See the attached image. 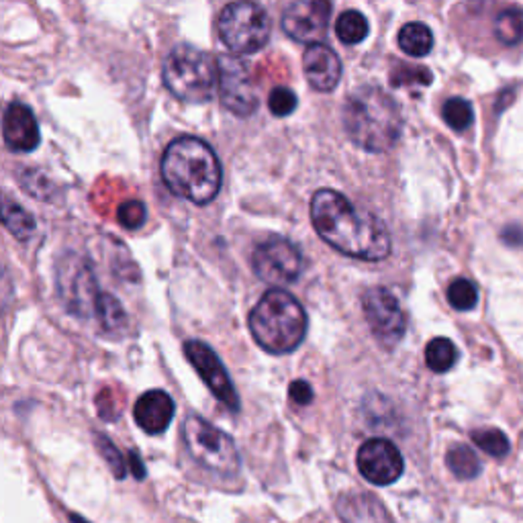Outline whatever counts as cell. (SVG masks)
<instances>
[{
	"mask_svg": "<svg viewBox=\"0 0 523 523\" xmlns=\"http://www.w3.org/2000/svg\"><path fill=\"white\" fill-rule=\"evenodd\" d=\"M311 221L319 237L344 256L381 262L391 254L386 225L373 213L354 207L342 192L317 190L311 199Z\"/></svg>",
	"mask_w": 523,
	"mask_h": 523,
	"instance_id": "1",
	"label": "cell"
},
{
	"mask_svg": "<svg viewBox=\"0 0 523 523\" xmlns=\"http://www.w3.org/2000/svg\"><path fill=\"white\" fill-rule=\"evenodd\" d=\"M162 180L172 195L195 205H208L221 190L219 158L207 141L182 135L170 141L160 164Z\"/></svg>",
	"mask_w": 523,
	"mask_h": 523,
	"instance_id": "2",
	"label": "cell"
},
{
	"mask_svg": "<svg viewBox=\"0 0 523 523\" xmlns=\"http://www.w3.org/2000/svg\"><path fill=\"white\" fill-rule=\"evenodd\" d=\"M344 129L358 148L381 154L395 148L403 131L399 102L381 86L364 84L344 104Z\"/></svg>",
	"mask_w": 523,
	"mask_h": 523,
	"instance_id": "3",
	"label": "cell"
},
{
	"mask_svg": "<svg viewBox=\"0 0 523 523\" xmlns=\"http://www.w3.org/2000/svg\"><path fill=\"white\" fill-rule=\"evenodd\" d=\"M249 332L264 352L283 356L295 352L307 335V313L286 291H268L247 317Z\"/></svg>",
	"mask_w": 523,
	"mask_h": 523,
	"instance_id": "4",
	"label": "cell"
},
{
	"mask_svg": "<svg viewBox=\"0 0 523 523\" xmlns=\"http://www.w3.org/2000/svg\"><path fill=\"white\" fill-rule=\"evenodd\" d=\"M162 78L176 99L195 104L211 101L215 88L219 86V72L211 55L189 44L176 45L168 53Z\"/></svg>",
	"mask_w": 523,
	"mask_h": 523,
	"instance_id": "5",
	"label": "cell"
},
{
	"mask_svg": "<svg viewBox=\"0 0 523 523\" xmlns=\"http://www.w3.org/2000/svg\"><path fill=\"white\" fill-rule=\"evenodd\" d=\"M182 440L192 460L205 470L219 477H233L239 472L241 458L236 441L205 417L189 415L182 423Z\"/></svg>",
	"mask_w": 523,
	"mask_h": 523,
	"instance_id": "6",
	"label": "cell"
},
{
	"mask_svg": "<svg viewBox=\"0 0 523 523\" xmlns=\"http://www.w3.org/2000/svg\"><path fill=\"white\" fill-rule=\"evenodd\" d=\"M219 39L236 53H256L266 47L272 23L266 9L256 3H233L217 19Z\"/></svg>",
	"mask_w": 523,
	"mask_h": 523,
	"instance_id": "7",
	"label": "cell"
},
{
	"mask_svg": "<svg viewBox=\"0 0 523 523\" xmlns=\"http://www.w3.org/2000/svg\"><path fill=\"white\" fill-rule=\"evenodd\" d=\"M55 276H58L55 278V285H58L63 307L76 317L92 315L101 293L91 264L84 262L82 257L66 256L58 264V275Z\"/></svg>",
	"mask_w": 523,
	"mask_h": 523,
	"instance_id": "8",
	"label": "cell"
},
{
	"mask_svg": "<svg viewBox=\"0 0 523 523\" xmlns=\"http://www.w3.org/2000/svg\"><path fill=\"white\" fill-rule=\"evenodd\" d=\"M252 268L264 283L275 286L293 285L303 272V254L293 241L272 236L254 249Z\"/></svg>",
	"mask_w": 523,
	"mask_h": 523,
	"instance_id": "9",
	"label": "cell"
},
{
	"mask_svg": "<svg viewBox=\"0 0 523 523\" xmlns=\"http://www.w3.org/2000/svg\"><path fill=\"white\" fill-rule=\"evenodd\" d=\"M217 72L223 107L236 117H252L257 109V91L249 63L239 55L221 53L217 58Z\"/></svg>",
	"mask_w": 523,
	"mask_h": 523,
	"instance_id": "10",
	"label": "cell"
},
{
	"mask_svg": "<svg viewBox=\"0 0 523 523\" xmlns=\"http://www.w3.org/2000/svg\"><path fill=\"white\" fill-rule=\"evenodd\" d=\"M362 307H364V317L376 340L384 345H397L407 332V317L397 296L389 288L374 286L362 296Z\"/></svg>",
	"mask_w": 523,
	"mask_h": 523,
	"instance_id": "11",
	"label": "cell"
},
{
	"mask_svg": "<svg viewBox=\"0 0 523 523\" xmlns=\"http://www.w3.org/2000/svg\"><path fill=\"white\" fill-rule=\"evenodd\" d=\"M184 356L189 358L192 368L197 370L203 378V383L208 386V391L213 392L217 401L231 409V412H239V397L236 386H233L228 368L223 366L219 356L208 348L205 342L189 340L184 344Z\"/></svg>",
	"mask_w": 523,
	"mask_h": 523,
	"instance_id": "12",
	"label": "cell"
},
{
	"mask_svg": "<svg viewBox=\"0 0 523 523\" xmlns=\"http://www.w3.org/2000/svg\"><path fill=\"white\" fill-rule=\"evenodd\" d=\"M356 464L362 477L376 487L392 485L405 470V462L399 448L391 440L384 438H373L364 441L358 450Z\"/></svg>",
	"mask_w": 523,
	"mask_h": 523,
	"instance_id": "13",
	"label": "cell"
},
{
	"mask_svg": "<svg viewBox=\"0 0 523 523\" xmlns=\"http://www.w3.org/2000/svg\"><path fill=\"white\" fill-rule=\"evenodd\" d=\"M332 5L325 0H296L283 13L285 34L299 44L317 45L325 37L329 27Z\"/></svg>",
	"mask_w": 523,
	"mask_h": 523,
	"instance_id": "14",
	"label": "cell"
},
{
	"mask_svg": "<svg viewBox=\"0 0 523 523\" xmlns=\"http://www.w3.org/2000/svg\"><path fill=\"white\" fill-rule=\"evenodd\" d=\"M303 72L317 92L334 91L342 80L340 55L325 44L309 45L303 53Z\"/></svg>",
	"mask_w": 523,
	"mask_h": 523,
	"instance_id": "15",
	"label": "cell"
},
{
	"mask_svg": "<svg viewBox=\"0 0 523 523\" xmlns=\"http://www.w3.org/2000/svg\"><path fill=\"white\" fill-rule=\"evenodd\" d=\"M3 127L6 148L13 151L27 154V151H34L39 146V141H42L34 111L19 101H15L6 107Z\"/></svg>",
	"mask_w": 523,
	"mask_h": 523,
	"instance_id": "16",
	"label": "cell"
},
{
	"mask_svg": "<svg viewBox=\"0 0 523 523\" xmlns=\"http://www.w3.org/2000/svg\"><path fill=\"white\" fill-rule=\"evenodd\" d=\"M174 401L166 391H148L135 401L133 417L140 428L150 433V436H158L168 430V425L174 420Z\"/></svg>",
	"mask_w": 523,
	"mask_h": 523,
	"instance_id": "17",
	"label": "cell"
},
{
	"mask_svg": "<svg viewBox=\"0 0 523 523\" xmlns=\"http://www.w3.org/2000/svg\"><path fill=\"white\" fill-rule=\"evenodd\" d=\"M344 523H392L384 505L368 493H352L337 503Z\"/></svg>",
	"mask_w": 523,
	"mask_h": 523,
	"instance_id": "18",
	"label": "cell"
},
{
	"mask_svg": "<svg viewBox=\"0 0 523 523\" xmlns=\"http://www.w3.org/2000/svg\"><path fill=\"white\" fill-rule=\"evenodd\" d=\"M397 44L401 50L407 55H412V58H423V55H428L431 52L433 34L425 23L413 21L401 27Z\"/></svg>",
	"mask_w": 523,
	"mask_h": 523,
	"instance_id": "19",
	"label": "cell"
},
{
	"mask_svg": "<svg viewBox=\"0 0 523 523\" xmlns=\"http://www.w3.org/2000/svg\"><path fill=\"white\" fill-rule=\"evenodd\" d=\"M370 34L368 19L360 11H344L335 21V35L345 45H358Z\"/></svg>",
	"mask_w": 523,
	"mask_h": 523,
	"instance_id": "20",
	"label": "cell"
},
{
	"mask_svg": "<svg viewBox=\"0 0 523 523\" xmlns=\"http://www.w3.org/2000/svg\"><path fill=\"white\" fill-rule=\"evenodd\" d=\"M456 360L458 350L454 342L448 340V337H433L428 348H425V364L438 374H444L450 368H454Z\"/></svg>",
	"mask_w": 523,
	"mask_h": 523,
	"instance_id": "21",
	"label": "cell"
},
{
	"mask_svg": "<svg viewBox=\"0 0 523 523\" xmlns=\"http://www.w3.org/2000/svg\"><path fill=\"white\" fill-rule=\"evenodd\" d=\"M3 221L15 237L27 241L35 233V219L21 205L13 203L9 197H5L3 203Z\"/></svg>",
	"mask_w": 523,
	"mask_h": 523,
	"instance_id": "22",
	"label": "cell"
},
{
	"mask_svg": "<svg viewBox=\"0 0 523 523\" xmlns=\"http://www.w3.org/2000/svg\"><path fill=\"white\" fill-rule=\"evenodd\" d=\"M495 35L505 45H518L523 39V9L509 6L495 17Z\"/></svg>",
	"mask_w": 523,
	"mask_h": 523,
	"instance_id": "23",
	"label": "cell"
},
{
	"mask_svg": "<svg viewBox=\"0 0 523 523\" xmlns=\"http://www.w3.org/2000/svg\"><path fill=\"white\" fill-rule=\"evenodd\" d=\"M446 464H448V469L452 470L454 477L460 480L477 479L480 474L479 456L474 454L469 446H462V444L454 446L446 456Z\"/></svg>",
	"mask_w": 523,
	"mask_h": 523,
	"instance_id": "24",
	"label": "cell"
},
{
	"mask_svg": "<svg viewBox=\"0 0 523 523\" xmlns=\"http://www.w3.org/2000/svg\"><path fill=\"white\" fill-rule=\"evenodd\" d=\"M96 317H99L101 325L107 329V332H117V329H123L127 325V315L123 305L119 303V299L109 295L101 293L99 303H96Z\"/></svg>",
	"mask_w": 523,
	"mask_h": 523,
	"instance_id": "25",
	"label": "cell"
},
{
	"mask_svg": "<svg viewBox=\"0 0 523 523\" xmlns=\"http://www.w3.org/2000/svg\"><path fill=\"white\" fill-rule=\"evenodd\" d=\"M441 117H444L446 125L452 127L454 131H466L472 125V107L469 101L460 99V96H454V99H448L441 107Z\"/></svg>",
	"mask_w": 523,
	"mask_h": 523,
	"instance_id": "26",
	"label": "cell"
},
{
	"mask_svg": "<svg viewBox=\"0 0 523 523\" xmlns=\"http://www.w3.org/2000/svg\"><path fill=\"white\" fill-rule=\"evenodd\" d=\"M448 301L456 311H470L479 303L477 286L469 278H456L448 288Z\"/></svg>",
	"mask_w": 523,
	"mask_h": 523,
	"instance_id": "27",
	"label": "cell"
},
{
	"mask_svg": "<svg viewBox=\"0 0 523 523\" xmlns=\"http://www.w3.org/2000/svg\"><path fill=\"white\" fill-rule=\"evenodd\" d=\"M472 441L482 452L493 458H503L509 454V440L501 430H477L472 431Z\"/></svg>",
	"mask_w": 523,
	"mask_h": 523,
	"instance_id": "28",
	"label": "cell"
},
{
	"mask_svg": "<svg viewBox=\"0 0 523 523\" xmlns=\"http://www.w3.org/2000/svg\"><path fill=\"white\" fill-rule=\"evenodd\" d=\"M148 219V208L141 200H125L117 208V221L121 228L129 231L143 228V223Z\"/></svg>",
	"mask_w": 523,
	"mask_h": 523,
	"instance_id": "29",
	"label": "cell"
},
{
	"mask_svg": "<svg viewBox=\"0 0 523 523\" xmlns=\"http://www.w3.org/2000/svg\"><path fill=\"white\" fill-rule=\"evenodd\" d=\"M296 104H299V101H296V94L291 88L276 86L275 91L270 92L268 109L275 117H288L296 109Z\"/></svg>",
	"mask_w": 523,
	"mask_h": 523,
	"instance_id": "30",
	"label": "cell"
},
{
	"mask_svg": "<svg viewBox=\"0 0 523 523\" xmlns=\"http://www.w3.org/2000/svg\"><path fill=\"white\" fill-rule=\"evenodd\" d=\"M94 440H96V448H99V452L102 454L104 460H107V464L111 466L112 474H115L117 479H123L125 477V460H123V456H121L119 450L115 448V444H112L107 436H102V433H96Z\"/></svg>",
	"mask_w": 523,
	"mask_h": 523,
	"instance_id": "31",
	"label": "cell"
},
{
	"mask_svg": "<svg viewBox=\"0 0 523 523\" xmlns=\"http://www.w3.org/2000/svg\"><path fill=\"white\" fill-rule=\"evenodd\" d=\"M288 397H291V401H295L296 405H309L311 401H313V389H311V384L307 381H295L291 383V386H288Z\"/></svg>",
	"mask_w": 523,
	"mask_h": 523,
	"instance_id": "32",
	"label": "cell"
},
{
	"mask_svg": "<svg viewBox=\"0 0 523 523\" xmlns=\"http://www.w3.org/2000/svg\"><path fill=\"white\" fill-rule=\"evenodd\" d=\"M503 241L507 246H523V229L509 225V228L503 231Z\"/></svg>",
	"mask_w": 523,
	"mask_h": 523,
	"instance_id": "33",
	"label": "cell"
},
{
	"mask_svg": "<svg viewBox=\"0 0 523 523\" xmlns=\"http://www.w3.org/2000/svg\"><path fill=\"white\" fill-rule=\"evenodd\" d=\"M129 464H131V472L135 474V477H138V479L146 477V469H143V464H141L138 454H135V452L129 454Z\"/></svg>",
	"mask_w": 523,
	"mask_h": 523,
	"instance_id": "34",
	"label": "cell"
},
{
	"mask_svg": "<svg viewBox=\"0 0 523 523\" xmlns=\"http://www.w3.org/2000/svg\"><path fill=\"white\" fill-rule=\"evenodd\" d=\"M72 521H74V523H86V521H82V519H78L76 515H72Z\"/></svg>",
	"mask_w": 523,
	"mask_h": 523,
	"instance_id": "35",
	"label": "cell"
}]
</instances>
